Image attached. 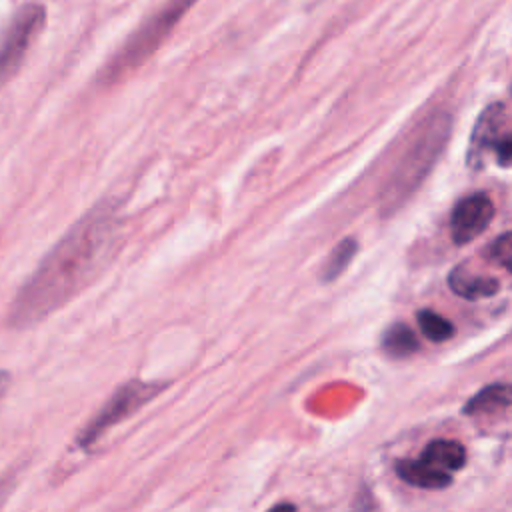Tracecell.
<instances>
[{
    "mask_svg": "<svg viewBox=\"0 0 512 512\" xmlns=\"http://www.w3.org/2000/svg\"><path fill=\"white\" fill-rule=\"evenodd\" d=\"M116 228L110 214L78 222L42 260L10 308V324L24 328L68 302L108 262Z\"/></svg>",
    "mask_w": 512,
    "mask_h": 512,
    "instance_id": "6da1fadb",
    "label": "cell"
},
{
    "mask_svg": "<svg viewBox=\"0 0 512 512\" xmlns=\"http://www.w3.org/2000/svg\"><path fill=\"white\" fill-rule=\"evenodd\" d=\"M452 122L450 112L436 110L420 124L382 188L380 208L384 214H394L402 208L432 172L450 140Z\"/></svg>",
    "mask_w": 512,
    "mask_h": 512,
    "instance_id": "7a4b0ae2",
    "label": "cell"
},
{
    "mask_svg": "<svg viewBox=\"0 0 512 512\" xmlns=\"http://www.w3.org/2000/svg\"><path fill=\"white\" fill-rule=\"evenodd\" d=\"M198 0H166L160 10H156L140 28L134 30V34L122 44L118 54L112 58V62L106 68V76L118 78L136 66H140L144 60H148L160 44L170 36L172 28L184 18V14L196 4Z\"/></svg>",
    "mask_w": 512,
    "mask_h": 512,
    "instance_id": "3957f363",
    "label": "cell"
},
{
    "mask_svg": "<svg viewBox=\"0 0 512 512\" xmlns=\"http://www.w3.org/2000/svg\"><path fill=\"white\" fill-rule=\"evenodd\" d=\"M44 18L46 12L40 4H26L14 14L0 42V88L20 68L30 44L42 30Z\"/></svg>",
    "mask_w": 512,
    "mask_h": 512,
    "instance_id": "277c9868",
    "label": "cell"
},
{
    "mask_svg": "<svg viewBox=\"0 0 512 512\" xmlns=\"http://www.w3.org/2000/svg\"><path fill=\"white\" fill-rule=\"evenodd\" d=\"M158 390L160 388L156 384H148V382H140V380H132V382L120 386L110 396V400L102 406V410L82 430V434L78 436V444L80 446L94 444L108 428L116 426L120 420L128 418L140 406H144L148 400H152L158 394Z\"/></svg>",
    "mask_w": 512,
    "mask_h": 512,
    "instance_id": "5b68a950",
    "label": "cell"
},
{
    "mask_svg": "<svg viewBox=\"0 0 512 512\" xmlns=\"http://www.w3.org/2000/svg\"><path fill=\"white\" fill-rule=\"evenodd\" d=\"M494 216V204L488 194L474 192L456 202L450 216V232L456 244H468L478 238Z\"/></svg>",
    "mask_w": 512,
    "mask_h": 512,
    "instance_id": "8992f818",
    "label": "cell"
},
{
    "mask_svg": "<svg viewBox=\"0 0 512 512\" xmlns=\"http://www.w3.org/2000/svg\"><path fill=\"white\" fill-rule=\"evenodd\" d=\"M504 106L500 102L488 104L482 114L478 116L474 128H472V136H470V146H468V164L470 166H478V162L482 160V154L486 150H492V146L496 144V140L506 132L504 128Z\"/></svg>",
    "mask_w": 512,
    "mask_h": 512,
    "instance_id": "52a82bcc",
    "label": "cell"
},
{
    "mask_svg": "<svg viewBox=\"0 0 512 512\" xmlns=\"http://www.w3.org/2000/svg\"><path fill=\"white\" fill-rule=\"evenodd\" d=\"M450 290L466 300H478V298H490L500 290L498 280L490 276H482L472 272L466 266H458L448 276Z\"/></svg>",
    "mask_w": 512,
    "mask_h": 512,
    "instance_id": "ba28073f",
    "label": "cell"
},
{
    "mask_svg": "<svg viewBox=\"0 0 512 512\" xmlns=\"http://www.w3.org/2000/svg\"><path fill=\"white\" fill-rule=\"evenodd\" d=\"M396 474L418 488H430V490H440L446 488L452 482L450 472L438 470L426 460H398L396 462Z\"/></svg>",
    "mask_w": 512,
    "mask_h": 512,
    "instance_id": "9c48e42d",
    "label": "cell"
},
{
    "mask_svg": "<svg viewBox=\"0 0 512 512\" xmlns=\"http://www.w3.org/2000/svg\"><path fill=\"white\" fill-rule=\"evenodd\" d=\"M422 460L444 472H456L466 462V450L456 440H434L424 448Z\"/></svg>",
    "mask_w": 512,
    "mask_h": 512,
    "instance_id": "30bf717a",
    "label": "cell"
},
{
    "mask_svg": "<svg viewBox=\"0 0 512 512\" xmlns=\"http://www.w3.org/2000/svg\"><path fill=\"white\" fill-rule=\"evenodd\" d=\"M512 404V384H490L482 388L474 398H470L464 406L466 414H482L506 408Z\"/></svg>",
    "mask_w": 512,
    "mask_h": 512,
    "instance_id": "8fae6325",
    "label": "cell"
},
{
    "mask_svg": "<svg viewBox=\"0 0 512 512\" xmlns=\"http://www.w3.org/2000/svg\"><path fill=\"white\" fill-rule=\"evenodd\" d=\"M418 340L414 332L406 324H392L382 336V348L388 356L394 358H406L418 350Z\"/></svg>",
    "mask_w": 512,
    "mask_h": 512,
    "instance_id": "7c38bea8",
    "label": "cell"
},
{
    "mask_svg": "<svg viewBox=\"0 0 512 512\" xmlns=\"http://www.w3.org/2000/svg\"><path fill=\"white\" fill-rule=\"evenodd\" d=\"M356 250H358V244L354 238H344L342 242H338L336 248L330 252L320 278L324 282H332L334 278H338L346 270L348 262L354 258Z\"/></svg>",
    "mask_w": 512,
    "mask_h": 512,
    "instance_id": "4fadbf2b",
    "label": "cell"
},
{
    "mask_svg": "<svg viewBox=\"0 0 512 512\" xmlns=\"http://www.w3.org/2000/svg\"><path fill=\"white\" fill-rule=\"evenodd\" d=\"M418 326L422 330V334L432 340V342H444L450 340L454 336V326L450 320H446L444 316L436 314L434 310H420L416 314Z\"/></svg>",
    "mask_w": 512,
    "mask_h": 512,
    "instance_id": "5bb4252c",
    "label": "cell"
},
{
    "mask_svg": "<svg viewBox=\"0 0 512 512\" xmlns=\"http://www.w3.org/2000/svg\"><path fill=\"white\" fill-rule=\"evenodd\" d=\"M490 258L496 260L500 266H504L508 272H512V230L498 236L490 244Z\"/></svg>",
    "mask_w": 512,
    "mask_h": 512,
    "instance_id": "9a60e30c",
    "label": "cell"
},
{
    "mask_svg": "<svg viewBox=\"0 0 512 512\" xmlns=\"http://www.w3.org/2000/svg\"><path fill=\"white\" fill-rule=\"evenodd\" d=\"M500 166H512V130H506L490 150Z\"/></svg>",
    "mask_w": 512,
    "mask_h": 512,
    "instance_id": "2e32d148",
    "label": "cell"
},
{
    "mask_svg": "<svg viewBox=\"0 0 512 512\" xmlns=\"http://www.w3.org/2000/svg\"><path fill=\"white\" fill-rule=\"evenodd\" d=\"M12 488H14V474H10V476H6V478L0 480V506H2V502L8 498V494L12 492Z\"/></svg>",
    "mask_w": 512,
    "mask_h": 512,
    "instance_id": "e0dca14e",
    "label": "cell"
},
{
    "mask_svg": "<svg viewBox=\"0 0 512 512\" xmlns=\"http://www.w3.org/2000/svg\"><path fill=\"white\" fill-rule=\"evenodd\" d=\"M268 512H296V508H294V504H290V502H280V504L272 506Z\"/></svg>",
    "mask_w": 512,
    "mask_h": 512,
    "instance_id": "ac0fdd59",
    "label": "cell"
},
{
    "mask_svg": "<svg viewBox=\"0 0 512 512\" xmlns=\"http://www.w3.org/2000/svg\"><path fill=\"white\" fill-rule=\"evenodd\" d=\"M8 384H10V374L8 372H0V398L8 390Z\"/></svg>",
    "mask_w": 512,
    "mask_h": 512,
    "instance_id": "d6986e66",
    "label": "cell"
},
{
    "mask_svg": "<svg viewBox=\"0 0 512 512\" xmlns=\"http://www.w3.org/2000/svg\"><path fill=\"white\" fill-rule=\"evenodd\" d=\"M510 96H512V84H510Z\"/></svg>",
    "mask_w": 512,
    "mask_h": 512,
    "instance_id": "ffe728a7",
    "label": "cell"
}]
</instances>
